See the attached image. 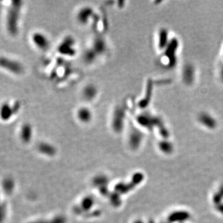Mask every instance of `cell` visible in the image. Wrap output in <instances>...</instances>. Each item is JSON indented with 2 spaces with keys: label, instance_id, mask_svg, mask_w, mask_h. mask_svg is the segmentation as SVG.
Here are the masks:
<instances>
[{
  "label": "cell",
  "instance_id": "obj_1",
  "mask_svg": "<svg viewBox=\"0 0 223 223\" xmlns=\"http://www.w3.org/2000/svg\"><path fill=\"white\" fill-rule=\"evenodd\" d=\"M76 45V40L71 36L66 37L58 44L57 52L60 55L66 57H74L77 52Z\"/></svg>",
  "mask_w": 223,
  "mask_h": 223
},
{
  "label": "cell",
  "instance_id": "obj_2",
  "mask_svg": "<svg viewBox=\"0 0 223 223\" xmlns=\"http://www.w3.org/2000/svg\"><path fill=\"white\" fill-rule=\"evenodd\" d=\"M95 14V11L91 6H85L81 7L76 13V21L81 26H86L94 17Z\"/></svg>",
  "mask_w": 223,
  "mask_h": 223
},
{
  "label": "cell",
  "instance_id": "obj_3",
  "mask_svg": "<svg viewBox=\"0 0 223 223\" xmlns=\"http://www.w3.org/2000/svg\"><path fill=\"white\" fill-rule=\"evenodd\" d=\"M32 41L34 46L39 50L43 52L47 50L51 44L49 37L40 32H36L32 34Z\"/></svg>",
  "mask_w": 223,
  "mask_h": 223
},
{
  "label": "cell",
  "instance_id": "obj_4",
  "mask_svg": "<svg viewBox=\"0 0 223 223\" xmlns=\"http://www.w3.org/2000/svg\"><path fill=\"white\" fill-rule=\"evenodd\" d=\"M75 114L76 119L79 122L84 123L90 122L93 118V110L86 105L79 107L76 110Z\"/></svg>",
  "mask_w": 223,
  "mask_h": 223
},
{
  "label": "cell",
  "instance_id": "obj_5",
  "mask_svg": "<svg viewBox=\"0 0 223 223\" xmlns=\"http://www.w3.org/2000/svg\"><path fill=\"white\" fill-rule=\"evenodd\" d=\"M99 93V90L96 85L92 83L86 84L82 89L81 96L82 99L86 102L93 101Z\"/></svg>",
  "mask_w": 223,
  "mask_h": 223
},
{
  "label": "cell",
  "instance_id": "obj_6",
  "mask_svg": "<svg viewBox=\"0 0 223 223\" xmlns=\"http://www.w3.org/2000/svg\"><path fill=\"white\" fill-rule=\"evenodd\" d=\"M112 116V125L117 130H121L125 119V109L120 106L117 107L114 110Z\"/></svg>",
  "mask_w": 223,
  "mask_h": 223
},
{
  "label": "cell",
  "instance_id": "obj_7",
  "mask_svg": "<svg viewBox=\"0 0 223 223\" xmlns=\"http://www.w3.org/2000/svg\"><path fill=\"white\" fill-rule=\"evenodd\" d=\"M97 57L103 55L107 51V44L105 39L101 37H97L94 39L92 47L90 48Z\"/></svg>",
  "mask_w": 223,
  "mask_h": 223
}]
</instances>
